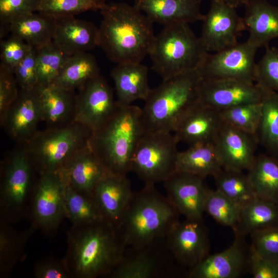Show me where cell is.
Masks as SVG:
<instances>
[{"label": "cell", "mask_w": 278, "mask_h": 278, "mask_svg": "<svg viewBox=\"0 0 278 278\" xmlns=\"http://www.w3.org/2000/svg\"><path fill=\"white\" fill-rule=\"evenodd\" d=\"M133 193L127 176L108 172L97 183L93 196L105 219L117 227Z\"/></svg>", "instance_id": "22"}, {"label": "cell", "mask_w": 278, "mask_h": 278, "mask_svg": "<svg viewBox=\"0 0 278 278\" xmlns=\"http://www.w3.org/2000/svg\"><path fill=\"white\" fill-rule=\"evenodd\" d=\"M257 48L248 41L207 54L197 70L202 79H232L255 83Z\"/></svg>", "instance_id": "12"}, {"label": "cell", "mask_w": 278, "mask_h": 278, "mask_svg": "<svg viewBox=\"0 0 278 278\" xmlns=\"http://www.w3.org/2000/svg\"><path fill=\"white\" fill-rule=\"evenodd\" d=\"M99 75L100 69L95 57L87 52L79 53L70 56L53 83L74 91Z\"/></svg>", "instance_id": "33"}, {"label": "cell", "mask_w": 278, "mask_h": 278, "mask_svg": "<svg viewBox=\"0 0 278 278\" xmlns=\"http://www.w3.org/2000/svg\"><path fill=\"white\" fill-rule=\"evenodd\" d=\"M70 56L53 41L37 48V85L53 83Z\"/></svg>", "instance_id": "38"}, {"label": "cell", "mask_w": 278, "mask_h": 278, "mask_svg": "<svg viewBox=\"0 0 278 278\" xmlns=\"http://www.w3.org/2000/svg\"><path fill=\"white\" fill-rule=\"evenodd\" d=\"M39 0H0L1 33L8 31L10 22L21 15L38 12Z\"/></svg>", "instance_id": "45"}, {"label": "cell", "mask_w": 278, "mask_h": 278, "mask_svg": "<svg viewBox=\"0 0 278 278\" xmlns=\"http://www.w3.org/2000/svg\"><path fill=\"white\" fill-rule=\"evenodd\" d=\"M213 143L222 168L244 171L254 160L258 141L257 136L222 121Z\"/></svg>", "instance_id": "17"}, {"label": "cell", "mask_w": 278, "mask_h": 278, "mask_svg": "<svg viewBox=\"0 0 278 278\" xmlns=\"http://www.w3.org/2000/svg\"><path fill=\"white\" fill-rule=\"evenodd\" d=\"M145 132L142 109L117 103L110 118L92 132L89 145L108 172L127 176L131 171L137 145Z\"/></svg>", "instance_id": "3"}, {"label": "cell", "mask_w": 278, "mask_h": 278, "mask_svg": "<svg viewBox=\"0 0 278 278\" xmlns=\"http://www.w3.org/2000/svg\"><path fill=\"white\" fill-rule=\"evenodd\" d=\"M181 267L165 237L140 246H127L121 261L109 277L172 278L180 275Z\"/></svg>", "instance_id": "10"}, {"label": "cell", "mask_w": 278, "mask_h": 278, "mask_svg": "<svg viewBox=\"0 0 278 278\" xmlns=\"http://www.w3.org/2000/svg\"><path fill=\"white\" fill-rule=\"evenodd\" d=\"M213 177L216 189L241 207L256 197L243 171L222 168Z\"/></svg>", "instance_id": "37"}, {"label": "cell", "mask_w": 278, "mask_h": 278, "mask_svg": "<svg viewBox=\"0 0 278 278\" xmlns=\"http://www.w3.org/2000/svg\"><path fill=\"white\" fill-rule=\"evenodd\" d=\"M37 278H72L66 261L49 257L37 262L33 267Z\"/></svg>", "instance_id": "47"}, {"label": "cell", "mask_w": 278, "mask_h": 278, "mask_svg": "<svg viewBox=\"0 0 278 278\" xmlns=\"http://www.w3.org/2000/svg\"><path fill=\"white\" fill-rule=\"evenodd\" d=\"M202 80L195 70L163 79L151 89L142 109L146 131L173 132L181 117L198 102Z\"/></svg>", "instance_id": "5"}, {"label": "cell", "mask_w": 278, "mask_h": 278, "mask_svg": "<svg viewBox=\"0 0 278 278\" xmlns=\"http://www.w3.org/2000/svg\"><path fill=\"white\" fill-rule=\"evenodd\" d=\"M208 53L188 24L182 23L164 26L148 55L151 69L165 79L197 70Z\"/></svg>", "instance_id": "6"}, {"label": "cell", "mask_w": 278, "mask_h": 278, "mask_svg": "<svg viewBox=\"0 0 278 278\" xmlns=\"http://www.w3.org/2000/svg\"><path fill=\"white\" fill-rule=\"evenodd\" d=\"M244 237L235 235L233 244L227 249L208 254L189 269L190 278H236L248 269L249 247Z\"/></svg>", "instance_id": "19"}, {"label": "cell", "mask_w": 278, "mask_h": 278, "mask_svg": "<svg viewBox=\"0 0 278 278\" xmlns=\"http://www.w3.org/2000/svg\"><path fill=\"white\" fill-rule=\"evenodd\" d=\"M53 41L69 55L87 52L98 45V27L75 16L55 18Z\"/></svg>", "instance_id": "25"}, {"label": "cell", "mask_w": 278, "mask_h": 278, "mask_svg": "<svg viewBox=\"0 0 278 278\" xmlns=\"http://www.w3.org/2000/svg\"><path fill=\"white\" fill-rule=\"evenodd\" d=\"M64 257L72 278L108 277L126 248L118 228L106 220L72 224Z\"/></svg>", "instance_id": "1"}, {"label": "cell", "mask_w": 278, "mask_h": 278, "mask_svg": "<svg viewBox=\"0 0 278 278\" xmlns=\"http://www.w3.org/2000/svg\"><path fill=\"white\" fill-rule=\"evenodd\" d=\"M38 175L27 215L32 227L47 235L52 234L66 218L65 183L59 172Z\"/></svg>", "instance_id": "11"}, {"label": "cell", "mask_w": 278, "mask_h": 278, "mask_svg": "<svg viewBox=\"0 0 278 278\" xmlns=\"http://www.w3.org/2000/svg\"><path fill=\"white\" fill-rule=\"evenodd\" d=\"M178 143L172 132L146 131L135 150L131 171L145 184L164 182L176 171Z\"/></svg>", "instance_id": "9"}, {"label": "cell", "mask_w": 278, "mask_h": 278, "mask_svg": "<svg viewBox=\"0 0 278 278\" xmlns=\"http://www.w3.org/2000/svg\"><path fill=\"white\" fill-rule=\"evenodd\" d=\"M42 120L47 128L65 126L74 122L76 106L74 91L54 83L37 85Z\"/></svg>", "instance_id": "26"}, {"label": "cell", "mask_w": 278, "mask_h": 278, "mask_svg": "<svg viewBox=\"0 0 278 278\" xmlns=\"http://www.w3.org/2000/svg\"><path fill=\"white\" fill-rule=\"evenodd\" d=\"M222 120L219 111L197 102L181 117L173 134L189 146L213 142Z\"/></svg>", "instance_id": "21"}, {"label": "cell", "mask_w": 278, "mask_h": 278, "mask_svg": "<svg viewBox=\"0 0 278 278\" xmlns=\"http://www.w3.org/2000/svg\"><path fill=\"white\" fill-rule=\"evenodd\" d=\"M92 131L76 122L38 131L24 143L29 160L38 174L58 172L79 150L86 146Z\"/></svg>", "instance_id": "7"}, {"label": "cell", "mask_w": 278, "mask_h": 278, "mask_svg": "<svg viewBox=\"0 0 278 278\" xmlns=\"http://www.w3.org/2000/svg\"><path fill=\"white\" fill-rule=\"evenodd\" d=\"M36 172L24 147L12 152L1 165L0 219L11 224L26 216L36 183Z\"/></svg>", "instance_id": "8"}, {"label": "cell", "mask_w": 278, "mask_h": 278, "mask_svg": "<svg viewBox=\"0 0 278 278\" xmlns=\"http://www.w3.org/2000/svg\"><path fill=\"white\" fill-rule=\"evenodd\" d=\"M165 238L169 249L183 267L189 269L209 254L208 233L202 219L179 220Z\"/></svg>", "instance_id": "14"}, {"label": "cell", "mask_w": 278, "mask_h": 278, "mask_svg": "<svg viewBox=\"0 0 278 278\" xmlns=\"http://www.w3.org/2000/svg\"><path fill=\"white\" fill-rule=\"evenodd\" d=\"M262 111V102L242 104L219 111L225 123L257 136Z\"/></svg>", "instance_id": "39"}, {"label": "cell", "mask_w": 278, "mask_h": 278, "mask_svg": "<svg viewBox=\"0 0 278 278\" xmlns=\"http://www.w3.org/2000/svg\"><path fill=\"white\" fill-rule=\"evenodd\" d=\"M247 171L256 196L278 203V160L268 154L256 155Z\"/></svg>", "instance_id": "34"}, {"label": "cell", "mask_w": 278, "mask_h": 278, "mask_svg": "<svg viewBox=\"0 0 278 278\" xmlns=\"http://www.w3.org/2000/svg\"><path fill=\"white\" fill-rule=\"evenodd\" d=\"M265 90L255 83L232 79H202L198 102L218 111L262 101Z\"/></svg>", "instance_id": "16"}, {"label": "cell", "mask_w": 278, "mask_h": 278, "mask_svg": "<svg viewBox=\"0 0 278 278\" xmlns=\"http://www.w3.org/2000/svg\"><path fill=\"white\" fill-rule=\"evenodd\" d=\"M64 206L66 218L72 224L89 223L105 219L92 194L78 190L66 183Z\"/></svg>", "instance_id": "35"}, {"label": "cell", "mask_w": 278, "mask_h": 278, "mask_svg": "<svg viewBox=\"0 0 278 278\" xmlns=\"http://www.w3.org/2000/svg\"><path fill=\"white\" fill-rule=\"evenodd\" d=\"M115 84L116 102L127 106L148 97L151 89L148 83V69L141 63L118 64L111 72Z\"/></svg>", "instance_id": "28"}, {"label": "cell", "mask_w": 278, "mask_h": 278, "mask_svg": "<svg viewBox=\"0 0 278 278\" xmlns=\"http://www.w3.org/2000/svg\"><path fill=\"white\" fill-rule=\"evenodd\" d=\"M76 95L74 121L92 132L101 127L113 114L117 103L113 91L100 74L78 89Z\"/></svg>", "instance_id": "13"}, {"label": "cell", "mask_w": 278, "mask_h": 278, "mask_svg": "<svg viewBox=\"0 0 278 278\" xmlns=\"http://www.w3.org/2000/svg\"><path fill=\"white\" fill-rule=\"evenodd\" d=\"M37 48H31L15 68L13 74L20 89L31 90L38 84Z\"/></svg>", "instance_id": "46"}, {"label": "cell", "mask_w": 278, "mask_h": 278, "mask_svg": "<svg viewBox=\"0 0 278 278\" xmlns=\"http://www.w3.org/2000/svg\"><path fill=\"white\" fill-rule=\"evenodd\" d=\"M278 227V203L255 197L241 207L235 235L245 237L253 232Z\"/></svg>", "instance_id": "30"}, {"label": "cell", "mask_w": 278, "mask_h": 278, "mask_svg": "<svg viewBox=\"0 0 278 278\" xmlns=\"http://www.w3.org/2000/svg\"><path fill=\"white\" fill-rule=\"evenodd\" d=\"M31 46L11 34L1 42V64L13 73L16 66L28 53Z\"/></svg>", "instance_id": "44"}, {"label": "cell", "mask_w": 278, "mask_h": 278, "mask_svg": "<svg viewBox=\"0 0 278 278\" xmlns=\"http://www.w3.org/2000/svg\"><path fill=\"white\" fill-rule=\"evenodd\" d=\"M262 102L258 143L266 149L267 154L278 160V93L266 91Z\"/></svg>", "instance_id": "36"}, {"label": "cell", "mask_w": 278, "mask_h": 278, "mask_svg": "<svg viewBox=\"0 0 278 278\" xmlns=\"http://www.w3.org/2000/svg\"><path fill=\"white\" fill-rule=\"evenodd\" d=\"M13 72L0 65V116L16 99L19 90Z\"/></svg>", "instance_id": "48"}, {"label": "cell", "mask_w": 278, "mask_h": 278, "mask_svg": "<svg viewBox=\"0 0 278 278\" xmlns=\"http://www.w3.org/2000/svg\"><path fill=\"white\" fill-rule=\"evenodd\" d=\"M55 25V18L40 12H32L12 21L8 30L11 34L39 48L53 41Z\"/></svg>", "instance_id": "29"}, {"label": "cell", "mask_w": 278, "mask_h": 278, "mask_svg": "<svg viewBox=\"0 0 278 278\" xmlns=\"http://www.w3.org/2000/svg\"><path fill=\"white\" fill-rule=\"evenodd\" d=\"M211 1L210 8L202 21L199 38L208 53H215L237 44L238 37L245 29L242 18L235 8L216 0Z\"/></svg>", "instance_id": "15"}, {"label": "cell", "mask_w": 278, "mask_h": 278, "mask_svg": "<svg viewBox=\"0 0 278 278\" xmlns=\"http://www.w3.org/2000/svg\"><path fill=\"white\" fill-rule=\"evenodd\" d=\"M251 248L260 256L278 262V227L253 232Z\"/></svg>", "instance_id": "43"}, {"label": "cell", "mask_w": 278, "mask_h": 278, "mask_svg": "<svg viewBox=\"0 0 278 278\" xmlns=\"http://www.w3.org/2000/svg\"><path fill=\"white\" fill-rule=\"evenodd\" d=\"M236 8L242 5L245 6L249 0H216Z\"/></svg>", "instance_id": "50"}, {"label": "cell", "mask_w": 278, "mask_h": 278, "mask_svg": "<svg viewBox=\"0 0 278 278\" xmlns=\"http://www.w3.org/2000/svg\"><path fill=\"white\" fill-rule=\"evenodd\" d=\"M1 125L14 141L26 143L38 131L42 120L39 98L36 89H20L14 101L0 116Z\"/></svg>", "instance_id": "20"}, {"label": "cell", "mask_w": 278, "mask_h": 278, "mask_svg": "<svg viewBox=\"0 0 278 278\" xmlns=\"http://www.w3.org/2000/svg\"><path fill=\"white\" fill-rule=\"evenodd\" d=\"M100 11L98 46L117 64L141 63L155 37L153 23L134 5L124 2L107 4Z\"/></svg>", "instance_id": "2"}, {"label": "cell", "mask_w": 278, "mask_h": 278, "mask_svg": "<svg viewBox=\"0 0 278 278\" xmlns=\"http://www.w3.org/2000/svg\"><path fill=\"white\" fill-rule=\"evenodd\" d=\"M58 172L66 184L92 195L97 183L108 173L89 143L77 151Z\"/></svg>", "instance_id": "24"}, {"label": "cell", "mask_w": 278, "mask_h": 278, "mask_svg": "<svg viewBox=\"0 0 278 278\" xmlns=\"http://www.w3.org/2000/svg\"><path fill=\"white\" fill-rule=\"evenodd\" d=\"M203 0H134V5L153 23L164 26L203 21Z\"/></svg>", "instance_id": "23"}, {"label": "cell", "mask_w": 278, "mask_h": 278, "mask_svg": "<svg viewBox=\"0 0 278 278\" xmlns=\"http://www.w3.org/2000/svg\"><path fill=\"white\" fill-rule=\"evenodd\" d=\"M248 270L254 278H278V262L260 256L250 246Z\"/></svg>", "instance_id": "49"}, {"label": "cell", "mask_w": 278, "mask_h": 278, "mask_svg": "<svg viewBox=\"0 0 278 278\" xmlns=\"http://www.w3.org/2000/svg\"><path fill=\"white\" fill-rule=\"evenodd\" d=\"M222 168L213 142L190 146L179 151L176 171H182L204 179L214 176Z\"/></svg>", "instance_id": "31"}, {"label": "cell", "mask_w": 278, "mask_h": 278, "mask_svg": "<svg viewBox=\"0 0 278 278\" xmlns=\"http://www.w3.org/2000/svg\"><path fill=\"white\" fill-rule=\"evenodd\" d=\"M241 207L217 189H209L204 205L206 212L219 223L234 230Z\"/></svg>", "instance_id": "40"}, {"label": "cell", "mask_w": 278, "mask_h": 278, "mask_svg": "<svg viewBox=\"0 0 278 278\" xmlns=\"http://www.w3.org/2000/svg\"><path fill=\"white\" fill-rule=\"evenodd\" d=\"M180 214L155 184L133 192L117 227L127 246H137L165 237Z\"/></svg>", "instance_id": "4"}, {"label": "cell", "mask_w": 278, "mask_h": 278, "mask_svg": "<svg viewBox=\"0 0 278 278\" xmlns=\"http://www.w3.org/2000/svg\"><path fill=\"white\" fill-rule=\"evenodd\" d=\"M11 223L0 219V277L8 276L13 268L26 256L27 242L36 230L31 225L18 231Z\"/></svg>", "instance_id": "32"}, {"label": "cell", "mask_w": 278, "mask_h": 278, "mask_svg": "<svg viewBox=\"0 0 278 278\" xmlns=\"http://www.w3.org/2000/svg\"><path fill=\"white\" fill-rule=\"evenodd\" d=\"M106 0H39L38 12L56 18L101 10Z\"/></svg>", "instance_id": "41"}, {"label": "cell", "mask_w": 278, "mask_h": 278, "mask_svg": "<svg viewBox=\"0 0 278 278\" xmlns=\"http://www.w3.org/2000/svg\"><path fill=\"white\" fill-rule=\"evenodd\" d=\"M266 51L255 70V83L265 91L278 93V50L266 46Z\"/></svg>", "instance_id": "42"}, {"label": "cell", "mask_w": 278, "mask_h": 278, "mask_svg": "<svg viewBox=\"0 0 278 278\" xmlns=\"http://www.w3.org/2000/svg\"><path fill=\"white\" fill-rule=\"evenodd\" d=\"M242 18L249 34L247 41L256 48L278 38V7L266 0H249Z\"/></svg>", "instance_id": "27"}, {"label": "cell", "mask_w": 278, "mask_h": 278, "mask_svg": "<svg viewBox=\"0 0 278 278\" xmlns=\"http://www.w3.org/2000/svg\"><path fill=\"white\" fill-rule=\"evenodd\" d=\"M203 179L194 175L176 171L164 182L166 197L185 218L202 219L209 189Z\"/></svg>", "instance_id": "18"}]
</instances>
